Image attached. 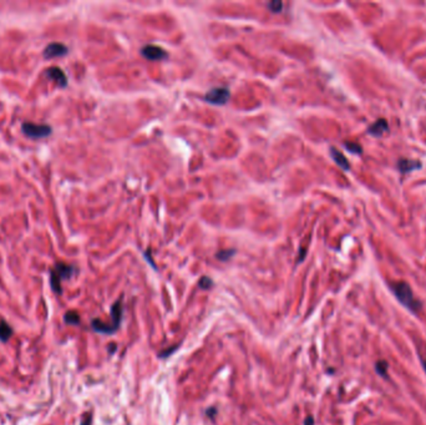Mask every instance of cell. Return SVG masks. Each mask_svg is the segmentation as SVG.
I'll return each instance as SVG.
<instances>
[{
	"instance_id": "6da1fadb",
	"label": "cell",
	"mask_w": 426,
	"mask_h": 425,
	"mask_svg": "<svg viewBox=\"0 0 426 425\" xmlns=\"http://www.w3.org/2000/svg\"><path fill=\"white\" fill-rule=\"evenodd\" d=\"M390 289H392V292L394 293V296L396 297L397 301H399L402 306L406 307L409 311L413 312V313L420 312L423 304H421V302L419 301V299H416L415 297H414L413 290H411L410 285H409L408 283L394 282L390 284Z\"/></svg>"
},
{
	"instance_id": "7a4b0ae2",
	"label": "cell",
	"mask_w": 426,
	"mask_h": 425,
	"mask_svg": "<svg viewBox=\"0 0 426 425\" xmlns=\"http://www.w3.org/2000/svg\"><path fill=\"white\" fill-rule=\"evenodd\" d=\"M72 273H74V267L65 263L56 264V267L50 273V284L54 292L61 294V292H63V289H61V281L70 278Z\"/></svg>"
},
{
	"instance_id": "3957f363",
	"label": "cell",
	"mask_w": 426,
	"mask_h": 425,
	"mask_svg": "<svg viewBox=\"0 0 426 425\" xmlns=\"http://www.w3.org/2000/svg\"><path fill=\"white\" fill-rule=\"evenodd\" d=\"M23 132L25 135L33 139H41L51 134V127L48 125L32 124V122H25L23 124Z\"/></svg>"
},
{
	"instance_id": "277c9868",
	"label": "cell",
	"mask_w": 426,
	"mask_h": 425,
	"mask_svg": "<svg viewBox=\"0 0 426 425\" xmlns=\"http://www.w3.org/2000/svg\"><path fill=\"white\" fill-rule=\"evenodd\" d=\"M230 93L228 91V89L226 87H216V89H212L204 96V100L209 104H213V105H223V104L227 103L229 100Z\"/></svg>"
},
{
	"instance_id": "5b68a950",
	"label": "cell",
	"mask_w": 426,
	"mask_h": 425,
	"mask_svg": "<svg viewBox=\"0 0 426 425\" xmlns=\"http://www.w3.org/2000/svg\"><path fill=\"white\" fill-rule=\"evenodd\" d=\"M142 55L148 60H161L166 58L167 53L157 45H146L142 48Z\"/></svg>"
},
{
	"instance_id": "8992f818",
	"label": "cell",
	"mask_w": 426,
	"mask_h": 425,
	"mask_svg": "<svg viewBox=\"0 0 426 425\" xmlns=\"http://www.w3.org/2000/svg\"><path fill=\"white\" fill-rule=\"evenodd\" d=\"M388 130H389V124H388L387 120L379 119L368 127V134L371 136H375V138H380L381 135H384Z\"/></svg>"
},
{
	"instance_id": "52a82bcc",
	"label": "cell",
	"mask_w": 426,
	"mask_h": 425,
	"mask_svg": "<svg viewBox=\"0 0 426 425\" xmlns=\"http://www.w3.org/2000/svg\"><path fill=\"white\" fill-rule=\"evenodd\" d=\"M67 53V48L64 44L60 42H53L50 45H48L44 50V56L48 59L58 58V56H63Z\"/></svg>"
},
{
	"instance_id": "ba28073f",
	"label": "cell",
	"mask_w": 426,
	"mask_h": 425,
	"mask_svg": "<svg viewBox=\"0 0 426 425\" xmlns=\"http://www.w3.org/2000/svg\"><path fill=\"white\" fill-rule=\"evenodd\" d=\"M421 162L418 160H408V159H401L397 162V169L401 174H408V172H413L415 170L420 169Z\"/></svg>"
},
{
	"instance_id": "9c48e42d",
	"label": "cell",
	"mask_w": 426,
	"mask_h": 425,
	"mask_svg": "<svg viewBox=\"0 0 426 425\" xmlns=\"http://www.w3.org/2000/svg\"><path fill=\"white\" fill-rule=\"evenodd\" d=\"M48 76H50L59 86H66V75H65V72H64L63 70L59 69V68H50V69H48Z\"/></svg>"
},
{
	"instance_id": "30bf717a",
	"label": "cell",
	"mask_w": 426,
	"mask_h": 425,
	"mask_svg": "<svg viewBox=\"0 0 426 425\" xmlns=\"http://www.w3.org/2000/svg\"><path fill=\"white\" fill-rule=\"evenodd\" d=\"M330 155L339 167H342V169L345 170V171H348V170L350 169V165H349V162H348L347 157H345V156L343 155L340 151H338L336 148L331 147L330 148Z\"/></svg>"
},
{
	"instance_id": "8fae6325",
	"label": "cell",
	"mask_w": 426,
	"mask_h": 425,
	"mask_svg": "<svg viewBox=\"0 0 426 425\" xmlns=\"http://www.w3.org/2000/svg\"><path fill=\"white\" fill-rule=\"evenodd\" d=\"M91 325H93V328L96 332L103 333V334H112V333L117 330L112 324H105V323H102L98 319H94L91 322Z\"/></svg>"
},
{
	"instance_id": "7c38bea8",
	"label": "cell",
	"mask_w": 426,
	"mask_h": 425,
	"mask_svg": "<svg viewBox=\"0 0 426 425\" xmlns=\"http://www.w3.org/2000/svg\"><path fill=\"white\" fill-rule=\"evenodd\" d=\"M13 334V329L5 320H0V341L6 342Z\"/></svg>"
},
{
	"instance_id": "4fadbf2b",
	"label": "cell",
	"mask_w": 426,
	"mask_h": 425,
	"mask_svg": "<svg viewBox=\"0 0 426 425\" xmlns=\"http://www.w3.org/2000/svg\"><path fill=\"white\" fill-rule=\"evenodd\" d=\"M64 320H65V323H66V324L76 325L80 323V316L77 315V312L69 311V312H66V315H65V317H64Z\"/></svg>"
},
{
	"instance_id": "5bb4252c",
	"label": "cell",
	"mask_w": 426,
	"mask_h": 425,
	"mask_svg": "<svg viewBox=\"0 0 426 425\" xmlns=\"http://www.w3.org/2000/svg\"><path fill=\"white\" fill-rule=\"evenodd\" d=\"M388 368H389V365H388V363L385 362V360H379V362L375 363V370L380 377L387 378Z\"/></svg>"
},
{
	"instance_id": "9a60e30c",
	"label": "cell",
	"mask_w": 426,
	"mask_h": 425,
	"mask_svg": "<svg viewBox=\"0 0 426 425\" xmlns=\"http://www.w3.org/2000/svg\"><path fill=\"white\" fill-rule=\"evenodd\" d=\"M268 8H269V10L273 11V13H281V11L283 10V3H282V1H270V3L268 4Z\"/></svg>"
},
{
	"instance_id": "2e32d148",
	"label": "cell",
	"mask_w": 426,
	"mask_h": 425,
	"mask_svg": "<svg viewBox=\"0 0 426 425\" xmlns=\"http://www.w3.org/2000/svg\"><path fill=\"white\" fill-rule=\"evenodd\" d=\"M344 146H345V148H347V150H349L350 152H353V153H361L363 152V151H361V146L358 145V143L345 142Z\"/></svg>"
},
{
	"instance_id": "e0dca14e",
	"label": "cell",
	"mask_w": 426,
	"mask_h": 425,
	"mask_svg": "<svg viewBox=\"0 0 426 425\" xmlns=\"http://www.w3.org/2000/svg\"><path fill=\"white\" fill-rule=\"evenodd\" d=\"M233 253H234V251H222V252H218L217 253V258H220L221 261H227V259H229L230 256H233Z\"/></svg>"
},
{
	"instance_id": "ac0fdd59",
	"label": "cell",
	"mask_w": 426,
	"mask_h": 425,
	"mask_svg": "<svg viewBox=\"0 0 426 425\" xmlns=\"http://www.w3.org/2000/svg\"><path fill=\"white\" fill-rule=\"evenodd\" d=\"M212 281L209 280L208 277H202L201 281H199V285H201L202 288H204V289H208V288L212 287Z\"/></svg>"
},
{
	"instance_id": "d6986e66",
	"label": "cell",
	"mask_w": 426,
	"mask_h": 425,
	"mask_svg": "<svg viewBox=\"0 0 426 425\" xmlns=\"http://www.w3.org/2000/svg\"><path fill=\"white\" fill-rule=\"evenodd\" d=\"M91 422H93V415H91V413H85V415L82 417L81 420V425H91Z\"/></svg>"
},
{
	"instance_id": "ffe728a7",
	"label": "cell",
	"mask_w": 426,
	"mask_h": 425,
	"mask_svg": "<svg viewBox=\"0 0 426 425\" xmlns=\"http://www.w3.org/2000/svg\"><path fill=\"white\" fill-rule=\"evenodd\" d=\"M314 424V419H313L312 417L307 418V420H305V425H313Z\"/></svg>"
},
{
	"instance_id": "44dd1931",
	"label": "cell",
	"mask_w": 426,
	"mask_h": 425,
	"mask_svg": "<svg viewBox=\"0 0 426 425\" xmlns=\"http://www.w3.org/2000/svg\"><path fill=\"white\" fill-rule=\"evenodd\" d=\"M421 363H423V367H424V369H425V372H426V362L421 360Z\"/></svg>"
}]
</instances>
